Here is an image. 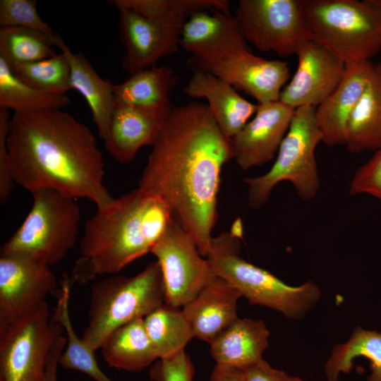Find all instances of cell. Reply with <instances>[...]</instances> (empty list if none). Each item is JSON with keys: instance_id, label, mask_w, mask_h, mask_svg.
<instances>
[{"instance_id": "obj_1", "label": "cell", "mask_w": 381, "mask_h": 381, "mask_svg": "<svg viewBox=\"0 0 381 381\" xmlns=\"http://www.w3.org/2000/svg\"><path fill=\"white\" fill-rule=\"evenodd\" d=\"M138 188L162 198L206 258L217 219L224 165L233 159L207 105L191 102L173 108L151 146Z\"/></svg>"}, {"instance_id": "obj_2", "label": "cell", "mask_w": 381, "mask_h": 381, "mask_svg": "<svg viewBox=\"0 0 381 381\" xmlns=\"http://www.w3.org/2000/svg\"><path fill=\"white\" fill-rule=\"evenodd\" d=\"M14 183L30 193L52 189L85 198L97 209L114 198L95 135L61 109L13 113L7 138Z\"/></svg>"}, {"instance_id": "obj_3", "label": "cell", "mask_w": 381, "mask_h": 381, "mask_svg": "<svg viewBox=\"0 0 381 381\" xmlns=\"http://www.w3.org/2000/svg\"><path fill=\"white\" fill-rule=\"evenodd\" d=\"M174 219L159 197L137 188L98 208L85 224L74 277L115 274L151 252Z\"/></svg>"}, {"instance_id": "obj_4", "label": "cell", "mask_w": 381, "mask_h": 381, "mask_svg": "<svg viewBox=\"0 0 381 381\" xmlns=\"http://www.w3.org/2000/svg\"><path fill=\"white\" fill-rule=\"evenodd\" d=\"M193 71L212 74L256 99L258 104L279 99L290 76L286 62L253 54L235 23L216 40L187 51Z\"/></svg>"}, {"instance_id": "obj_5", "label": "cell", "mask_w": 381, "mask_h": 381, "mask_svg": "<svg viewBox=\"0 0 381 381\" xmlns=\"http://www.w3.org/2000/svg\"><path fill=\"white\" fill-rule=\"evenodd\" d=\"M164 303L165 289L157 261L132 277L111 274L91 288L87 325L81 339L95 352L114 330L144 318Z\"/></svg>"}, {"instance_id": "obj_6", "label": "cell", "mask_w": 381, "mask_h": 381, "mask_svg": "<svg viewBox=\"0 0 381 381\" xmlns=\"http://www.w3.org/2000/svg\"><path fill=\"white\" fill-rule=\"evenodd\" d=\"M238 236L233 232L212 237L206 256L215 276L234 286L250 305H260L297 319L318 301L313 282L298 286L286 284L268 271L242 258Z\"/></svg>"}, {"instance_id": "obj_7", "label": "cell", "mask_w": 381, "mask_h": 381, "mask_svg": "<svg viewBox=\"0 0 381 381\" xmlns=\"http://www.w3.org/2000/svg\"><path fill=\"white\" fill-rule=\"evenodd\" d=\"M304 10L311 40L346 64L381 50V11L372 0H305Z\"/></svg>"}, {"instance_id": "obj_8", "label": "cell", "mask_w": 381, "mask_h": 381, "mask_svg": "<svg viewBox=\"0 0 381 381\" xmlns=\"http://www.w3.org/2000/svg\"><path fill=\"white\" fill-rule=\"evenodd\" d=\"M31 209L16 231L1 246V255H21L53 266L74 247L80 210L75 198L52 189L32 193Z\"/></svg>"}, {"instance_id": "obj_9", "label": "cell", "mask_w": 381, "mask_h": 381, "mask_svg": "<svg viewBox=\"0 0 381 381\" xmlns=\"http://www.w3.org/2000/svg\"><path fill=\"white\" fill-rule=\"evenodd\" d=\"M320 141L322 135L315 119V107L296 109L272 167L261 176L245 179L250 207L264 205L282 181L290 182L303 200L314 198L320 188L315 152Z\"/></svg>"}, {"instance_id": "obj_10", "label": "cell", "mask_w": 381, "mask_h": 381, "mask_svg": "<svg viewBox=\"0 0 381 381\" xmlns=\"http://www.w3.org/2000/svg\"><path fill=\"white\" fill-rule=\"evenodd\" d=\"M304 6L305 0H239L234 16L246 42L286 57L311 40Z\"/></svg>"}, {"instance_id": "obj_11", "label": "cell", "mask_w": 381, "mask_h": 381, "mask_svg": "<svg viewBox=\"0 0 381 381\" xmlns=\"http://www.w3.org/2000/svg\"><path fill=\"white\" fill-rule=\"evenodd\" d=\"M62 325L47 302L0 334V381H44L49 353Z\"/></svg>"}, {"instance_id": "obj_12", "label": "cell", "mask_w": 381, "mask_h": 381, "mask_svg": "<svg viewBox=\"0 0 381 381\" xmlns=\"http://www.w3.org/2000/svg\"><path fill=\"white\" fill-rule=\"evenodd\" d=\"M150 253L160 266L169 305L183 308L217 278L175 217Z\"/></svg>"}, {"instance_id": "obj_13", "label": "cell", "mask_w": 381, "mask_h": 381, "mask_svg": "<svg viewBox=\"0 0 381 381\" xmlns=\"http://www.w3.org/2000/svg\"><path fill=\"white\" fill-rule=\"evenodd\" d=\"M57 286L47 264L21 255L0 256V334L46 302Z\"/></svg>"}, {"instance_id": "obj_14", "label": "cell", "mask_w": 381, "mask_h": 381, "mask_svg": "<svg viewBox=\"0 0 381 381\" xmlns=\"http://www.w3.org/2000/svg\"><path fill=\"white\" fill-rule=\"evenodd\" d=\"M296 71L282 89L279 101L296 109L318 107L336 88L346 64L318 42L309 40L297 50Z\"/></svg>"}, {"instance_id": "obj_15", "label": "cell", "mask_w": 381, "mask_h": 381, "mask_svg": "<svg viewBox=\"0 0 381 381\" xmlns=\"http://www.w3.org/2000/svg\"><path fill=\"white\" fill-rule=\"evenodd\" d=\"M116 9L120 38L126 49L121 66L130 75L180 50L183 25L150 19L124 7Z\"/></svg>"}, {"instance_id": "obj_16", "label": "cell", "mask_w": 381, "mask_h": 381, "mask_svg": "<svg viewBox=\"0 0 381 381\" xmlns=\"http://www.w3.org/2000/svg\"><path fill=\"white\" fill-rule=\"evenodd\" d=\"M295 109L279 100L258 104L253 118L232 138L233 159L248 170L271 161L291 125Z\"/></svg>"}, {"instance_id": "obj_17", "label": "cell", "mask_w": 381, "mask_h": 381, "mask_svg": "<svg viewBox=\"0 0 381 381\" xmlns=\"http://www.w3.org/2000/svg\"><path fill=\"white\" fill-rule=\"evenodd\" d=\"M173 108L114 104L104 140L107 151L119 162L132 161L144 146H152Z\"/></svg>"}, {"instance_id": "obj_18", "label": "cell", "mask_w": 381, "mask_h": 381, "mask_svg": "<svg viewBox=\"0 0 381 381\" xmlns=\"http://www.w3.org/2000/svg\"><path fill=\"white\" fill-rule=\"evenodd\" d=\"M370 61L346 64L343 77L332 92L315 107V119L328 146L345 145L350 116L375 69Z\"/></svg>"}, {"instance_id": "obj_19", "label": "cell", "mask_w": 381, "mask_h": 381, "mask_svg": "<svg viewBox=\"0 0 381 381\" xmlns=\"http://www.w3.org/2000/svg\"><path fill=\"white\" fill-rule=\"evenodd\" d=\"M183 92L192 98H205L207 101L216 123L229 139L244 127L258 107L227 83L202 71H193Z\"/></svg>"}, {"instance_id": "obj_20", "label": "cell", "mask_w": 381, "mask_h": 381, "mask_svg": "<svg viewBox=\"0 0 381 381\" xmlns=\"http://www.w3.org/2000/svg\"><path fill=\"white\" fill-rule=\"evenodd\" d=\"M241 293L217 277L182 308L193 337L209 344L237 318Z\"/></svg>"}, {"instance_id": "obj_21", "label": "cell", "mask_w": 381, "mask_h": 381, "mask_svg": "<svg viewBox=\"0 0 381 381\" xmlns=\"http://www.w3.org/2000/svg\"><path fill=\"white\" fill-rule=\"evenodd\" d=\"M270 332L262 320L237 318L210 344L217 364L243 369L262 359Z\"/></svg>"}, {"instance_id": "obj_22", "label": "cell", "mask_w": 381, "mask_h": 381, "mask_svg": "<svg viewBox=\"0 0 381 381\" xmlns=\"http://www.w3.org/2000/svg\"><path fill=\"white\" fill-rule=\"evenodd\" d=\"M54 42L68 61L71 90L80 92L87 102L97 133L104 140L114 107V85L102 78L81 52L73 53L59 35H56Z\"/></svg>"}, {"instance_id": "obj_23", "label": "cell", "mask_w": 381, "mask_h": 381, "mask_svg": "<svg viewBox=\"0 0 381 381\" xmlns=\"http://www.w3.org/2000/svg\"><path fill=\"white\" fill-rule=\"evenodd\" d=\"M99 349L110 368L128 372H140L159 359L144 318L135 319L114 330Z\"/></svg>"}, {"instance_id": "obj_24", "label": "cell", "mask_w": 381, "mask_h": 381, "mask_svg": "<svg viewBox=\"0 0 381 381\" xmlns=\"http://www.w3.org/2000/svg\"><path fill=\"white\" fill-rule=\"evenodd\" d=\"M344 145L351 152L376 150L381 147L380 66H375L372 77L350 116Z\"/></svg>"}, {"instance_id": "obj_25", "label": "cell", "mask_w": 381, "mask_h": 381, "mask_svg": "<svg viewBox=\"0 0 381 381\" xmlns=\"http://www.w3.org/2000/svg\"><path fill=\"white\" fill-rule=\"evenodd\" d=\"M176 81L174 71L167 66L143 69L113 85L114 104L171 107L170 95Z\"/></svg>"}, {"instance_id": "obj_26", "label": "cell", "mask_w": 381, "mask_h": 381, "mask_svg": "<svg viewBox=\"0 0 381 381\" xmlns=\"http://www.w3.org/2000/svg\"><path fill=\"white\" fill-rule=\"evenodd\" d=\"M369 361L370 374L367 381H381V333L357 327L349 339L336 345L325 365L327 381H338L341 373L351 370L354 358Z\"/></svg>"}, {"instance_id": "obj_27", "label": "cell", "mask_w": 381, "mask_h": 381, "mask_svg": "<svg viewBox=\"0 0 381 381\" xmlns=\"http://www.w3.org/2000/svg\"><path fill=\"white\" fill-rule=\"evenodd\" d=\"M57 304L53 313L56 320L63 326L66 337V344L61 353L59 363L66 369L83 373L95 381H112L99 367L92 351L75 333L70 313V281L64 277Z\"/></svg>"}, {"instance_id": "obj_28", "label": "cell", "mask_w": 381, "mask_h": 381, "mask_svg": "<svg viewBox=\"0 0 381 381\" xmlns=\"http://www.w3.org/2000/svg\"><path fill=\"white\" fill-rule=\"evenodd\" d=\"M144 323L159 360L184 350L194 337L182 308L167 303L145 317Z\"/></svg>"}, {"instance_id": "obj_29", "label": "cell", "mask_w": 381, "mask_h": 381, "mask_svg": "<svg viewBox=\"0 0 381 381\" xmlns=\"http://www.w3.org/2000/svg\"><path fill=\"white\" fill-rule=\"evenodd\" d=\"M71 103L65 95L49 93L35 89L18 78L0 58V108L14 113L61 109Z\"/></svg>"}, {"instance_id": "obj_30", "label": "cell", "mask_w": 381, "mask_h": 381, "mask_svg": "<svg viewBox=\"0 0 381 381\" xmlns=\"http://www.w3.org/2000/svg\"><path fill=\"white\" fill-rule=\"evenodd\" d=\"M116 8L124 7L150 19L183 25L195 13L218 10L230 13L228 0H111Z\"/></svg>"}, {"instance_id": "obj_31", "label": "cell", "mask_w": 381, "mask_h": 381, "mask_svg": "<svg viewBox=\"0 0 381 381\" xmlns=\"http://www.w3.org/2000/svg\"><path fill=\"white\" fill-rule=\"evenodd\" d=\"M54 37L24 28H0V58L11 68L49 58L56 54Z\"/></svg>"}, {"instance_id": "obj_32", "label": "cell", "mask_w": 381, "mask_h": 381, "mask_svg": "<svg viewBox=\"0 0 381 381\" xmlns=\"http://www.w3.org/2000/svg\"><path fill=\"white\" fill-rule=\"evenodd\" d=\"M11 69L18 78L39 90L65 95L71 90L70 65L62 52L38 61L16 66Z\"/></svg>"}, {"instance_id": "obj_33", "label": "cell", "mask_w": 381, "mask_h": 381, "mask_svg": "<svg viewBox=\"0 0 381 381\" xmlns=\"http://www.w3.org/2000/svg\"><path fill=\"white\" fill-rule=\"evenodd\" d=\"M236 21L234 14L218 10L193 13L184 23L181 47L186 52L209 43L223 35Z\"/></svg>"}, {"instance_id": "obj_34", "label": "cell", "mask_w": 381, "mask_h": 381, "mask_svg": "<svg viewBox=\"0 0 381 381\" xmlns=\"http://www.w3.org/2000/svg\"><path fill=\"white\" fill-rule=\"evenodd\" d=\"M37 5L36 0H1L0 28H24L55 37L57 33L41 18Z\"/></svg>"}, {"instance_id": "obj_35", "label": "cell", "mask_w": 381, "mask_h": 381, "mask_svg": "<svg viewBox=\"0 0 381 381\" xmlns=\"http://www.w3.org/2000/svg\"><path fill=\"white\" fill-rule=\"evenodd\" d=\"M349 193L351 195L369 194L381 202V147L356 171L350 183Z\"/></svg>"}, {"instance_id": "obj_36", "label": "cell", "mask_w": 381, "mask_h": 381, "mask_svg": "<svg viewBox=\"0 0 381 381\" xmlns=\"http://www.w3.org/2000/svg\"><path fill=\"white\" fill-rule=\"evenodd\" d=\"M195 370L184 350L160 359L152 368L150 377L155 381H192Z\"/></svg>"}, {"instance_id": "obj_37", "label": "cell", "mask_w": 381, "mask_h": 381, "mask_svg": "<svg viewBox=\"0 0 381 381\" xmlns=\"http://www.w3.org/2000/svg\"><path fill=\"white\" fill-rule=\"evenodd\" d=\"M9 110L0 108V202L4 204L9 198L13 188L11 160L8 149L7 138L11 119Z\"/></svg>"}, {"instance_id": "obj_38", "label": "cell", "mask_w": 381, "mask_h": 381, "mask_svg": "<svg viewBox=\"0 0 381 381\" xmlns=\"http://www.w3.org/2000/svg\"><path fill=\"white\" fill-rule=\"evenodd\" d=\"M244 381H289L285 372L272 368L265 360L241 369Z\"/></svg>"}, {"instance_id": "obj_39", "label": "cell", "mask_w": 381, "mask_h": 381, "mask_svg": "<svg viewBox=\"0 0 381 381\" xmlns=\"http://www.w3.org/2000/svg\"><path fill=\"white\" fill-rule=\"evenodd\" d=\"M66 344V337L64 327L59 332L49 353L44 381H57V368L61 353Z\"/></svg>"}, {"instance_id": "obj_40", "label": "cell", "mask_w": 381, "mask_h": 381, "mask_svg": "<svg viewBox=\"0 0 381 381\" xmlns=\"http://www.w3.org/2000/svg\"><path fill=\"white\" fill-rule=\"evenodd\" d=\"M207 381H244L241 369L215 364Z\"/></svg>"}, {"instance_id": "obj_41", "label": "cell", "mask_w": 381, "mask_h": 381, "mask_svg": "<svg viewBox=\"0 0 381 381\" xmlns=\"http://www.w3.org/2000/svg\"><path fill=\"white\" fill-rule=\"evenodd\" d=\"M372 1L381 11V0H372Z\"/></svg>"}, {"instance_id": "obj_42", "label": "cell", "mask_w": 381, "mask_h": 381, "mask_svg": "<svg viewBox=\"0 0 381 381\" xmlns=\"http://www.w3.org/2000/svg\"><path fill=\"white\" fill-rule=\"evenodd\" d=\"M289 381H303V380L299 379L298 377H290Z\"/></svg>"}, {"instance_id": "obj_43", "label": "cell", "mask_w": 381, "mask_h": 381, "mask_svg": "<svg viewBox=\"0 0 381 381\" xmlns=\"http://www.w3.org/2000/svg\"><path fill=\"white\" fill-rule=\"evenodd\" d=\"M380 68H381V66H380Z\"/></svg>"}]
</instances>
